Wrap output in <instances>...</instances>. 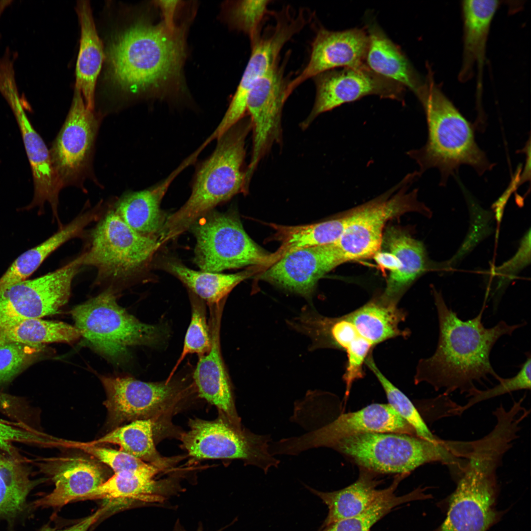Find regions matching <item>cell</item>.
Returning a JSON list of instances; mask_svg holds the SVG:
<instances>
[{
  "mask_svg": "<svg viewBox=\"0 0 531 531\" xmlns=\"http://www.w3.org/2000/svg\"><path fill=\"white\" fill-rule=\"evenodd\" d=\"M439 325L436 351L428 358L420 359L416 366L414 382H425L436 391L443 389L448 395L456 390L467 395L477 388L475 382L496 380L500 377L493 369L490 355L494 345L503 335H511L526 322L509 324L503 321L486 328L482 317L484 305L478 314L467 321L446 304L440 292L432 290Z\"/></svg>",
  "mask_w": 531,
  "mask_h": 531,
  "instance_id": "cell-1",
  "label": "cell"
},
{
  "mask_svg": "<svg viewBox=\"0 0 531 531\" xmlns=\"http://www.w3.org/2000/svg\"><path fill=\"white\" fill-rule=\"evenodd\" d=\"M181 30L139 20L118 33L107 52L109 77L132 95L163 92L178 80L185 55Z\"/></svg>",
  "mask_w": 531,
  "mask_h": 531,
  "instance_id": "cell-2",
  "label": "cell"
},
{
  "mask_svg": "<svg viewBox=\"0 0 531 531\" xmlns=\"http://www.w3.org/2000/svg\"><path fill=\"white\" fill-rule=\"evenodd\" d=\"M416 96L426 116L428 139L424 146L409 150L407 154L417 163L421 175L436 168L441 174L440 184L445 185L461 165L471 166L479 175L492 169L494 164L475 141V126L437 86L432 75L429 74Z\"/></svg>",
  "mask_w": 531,
  "mask_h": 531,
  "instance_id": "cell-3",
  "label": "cell"
},
{
  "mask_svg": "<svg viewBox=\"0 0 531 531\" xmlns=\"http://www.w3.org/2000/svg\"><path fill=\"white\" fill-rule=\"evenodd\" d=\"M245 116L219 138L215 149L200 166L187 201L166 219L159 233L160 241L177 237L198 218L235 195L247 194L245 167L246 140L251 131Z\"/></svg>",
  "mask_w": 531,
  "mask_h": 531,
  "instance_id": "cell-4",
  "label": "cell"
},
{
  "mask_svg": "<svg viewBox=\"0 0 531 531\" xmlns=\"http://www.w3.org/2000/svg\"><path fill=\"white\" fill-rule=\"evenodd\" d=\"M330 448L364 469L377 474H409L427 463L455 464L459 454L456 442H430L416 436L368 433L343 438Z\"/></svg>",
  "mask_w": 531,
  "mask_h": 531,
  "instance_id": "cell-5",
  "label": "cell"
},
{
  "mask_svg": "<svg viewBox=\"0 0 531 531\" xmlns=\"http://www.w3.org/2000/svg\"><path fill=\"white\" fill-rule=\"evenodd\" d=\"M196 241L194 263L201 270L220 272L245 266L263 270L274 262V254L257 244L244 230L237 213L214 209L190 226Z\"/></svg>",
  "mask_w": 531,
  "mask_h": 531,
  "instance_id": "cell-6",
  "label": "cell"
},
{
  "mask_svg": "<svg viewBox=\"0 0 531 531\" xmlns=\"http://www.w3.org/2000/svg\"><path fill=\"white\" fill-rule=\"evenodd\" d=\"M71 314L81 336L111 358L125 354L131 346L156 344L163 336L160 327L140 322L119 306L110 289L75 306Z\"/></svg>",
  "mask_w": 531,
  "mask_h": 531,
  "instance_id": "cell-7",
  "label": "cell"
},
{
  "mask_svg": "<svg viewBox=\"0 0 531 531\" xmlns=\"http://www.w3.org/2000/svg\"><path fill=\"white\" fill-rule=\"evenodd\" d=\"M420 176L418 171L407 174L385 193L346 213L344 231L335 244L347 262L373 257L390 219L410 211L428 212L417 199L418 189L409 192Z\"/></svg>",
  "mask_w": 531,
  "mask_h": 531,
  "instance_id": "cell-8",
  "label": "cell"
},
{
  "mask_svg": "<svg viewBox=\"0 0 531 531\" xmlns=\"http://www.w3.org/2000/svg\"><path fill=\"white\" fill-rule=\"evenodd\" d=\"M161 245L158 237L137 233L112 209L93 231L82 265L95 267L99 279H125L146 266Z\"/></svg>",
  "mask_w": 531,
  "mask_h": 531,
  "instance_id": "cell-9",
  "label": "cell"
},
{
  "mask_svg": "<svg viewBox=\"0 0 531 531\" xmlns=\"http://www.w3.org/2000/svg\"><path fill=\"white\" fill-rule=\"evenodd\" d=\"M181 435L188 454L196 459H240L266 473L280 461L269 452L271 438L235 426L221 415L213 420L190 419Z\"/></svg>",
  "mask_w": 531,
  "mask_h": 531,
  "instance_id": "cell-10",
  "label": "cell"
},
{
  "mask_svg": "<svg viewBox=\"0 0 531 531\" xmlns=\"http://www.w3.org/2000/svg\"><path fill=\"white\" fill-rule=\"evenodd\" d=\"M100 118L88 109L81 90L75 87L65 120L50 149L53 166L62 188L84 190L85 181L93 177L92 161Z\"/></svg>",
  "mask_w": 531,
  "mask_h": 531,
  "instance_id": "cell-11",
  "label": "cell"
},
{
  "mask_svg": "<svg viewBox=\"0 0 531 531\" xmlns=\"http://www.w3.org/2000/svg\"><path fill=\"white\" fill-rule=\"evenodd\" d=\"M106 395L103 404L112 429L137 420H151L174 408L186 389L181 382L149 383L131 377H100Z\"/></svg>",
  "mask_w": 531,
  "mask_h": 531,
  "instance_id": "cell-12",
  "label": "cell"
},
{
  "mask_svg": "<svg viewBox=\"0 0 531 531\" xmlns=\"http://www.w3.org/2000/svg\"><path fill=\"white\" fill-rule=\"evenodd\" d=\"M393 433L416 436L413 428L389 405L375 403L341 414L330 423L302 435L273 442L276 455H298L315 448H330L338 441L358 434Z\"/></svg>",
  "mask_w": 531,
  "mask_h": 531,
  "instance_id": "cell-13",
  "label": "cell"
},
{
  "mask_svg": "<svg viewBox=\"0 0 531 531\" xmlns=\"http://www.w3.org/2000/svg\"><path fill=\"white\" fill-rule=\"evenodd\" d=\"M438 531H486L496 518V470L485 459H468Z\"/></svg>",
  "mask_w": 531,
  "mask_h": 531,
  "instance_id": "cell-14",
  "label": "cell"
},
{
  "mask_svg": "<svg viewBox=\"0 0 531 531\" xmlns=\"http://www.w3.org/2000/svg\"><path fill=\"white\" fill-rule=\"evenodd\" d=\"M82 263L81 255L55 271L0 291V326L58 313L69 300L72 281Z\"/></svg>",
  "mask_w": 531,
  "mask_h": 531,
  "instance_id": "cell-15",
  "label": "cell"
},
{
  "mask_svg": "<svg viewBox=\"0 0 531 531\" xmlns=\"http://www.w3.org/2000/svg\"><path fill=\"white\" fill-rule=\"evenodd\" d=\"M284 66L279 61L253 86L246 100V113L251 123L253 142L246 183L249 185L261 160L274 144L282 142L281 118L289 82Z\"/></svg>",
  "mask_w": 531,
  "mask_h": 531,
  "instance_id": "cell-16",
  "label": "cell"
},
{
  "mask_svg": "<svg viewBox=\"0 0 531 531\" xmlns=\"http://www.w3.org/2000/svg\"><path fill=\"white\" fill-rule=\"evenodd\" d=\"M313 79L315 101L310 113L300 123L302 130L307 129L321 114L345 103L370 95L401 101L405 90L401 84L377 74L367 66L334 69Z\"/></svg>",
  "mask_w": 531,
  "mask_h": 531,
  "instance_id": "cell-17",
  "label": "cell"
},
{
  "mask_svg": "<svg viewBox=\"0 0 531 531\" xmlns=\"http://www.w3.org/2000/svg\"><path fill=\"white\" fill-rule=\"evenodd\" d=\"M276 16V23L265 35L251 44V55L241 80L223 118L227 125L236 123L245 116L248 93L255 84L278 61L284 46L307 24L301 12L292 14L284 8Z\"/></svg>",
  "mask_w": 531,
  "mask_h": 531,
  "instance_id": "cell-18",
  "label": "cell"
},
{
  "mask_svg": "<svg viewBox=\"0 0 531 531\" xmlns=\"http://www.w3.org/2000/svg\"><path fill=\"white\" fill-rule=\"evenodd\" d=\"M346 262L335 243L301 248L283 255L261 272L258 278L310 299L319 280Z\"/></svg>",
  "mask_w": 531,
  "mask_h": 531,
  "instance_id": "cell-19",
  "label": "cell"
},
{
  "mask_svg": "<svg viewBox=\"0 0 531 531\" xmlns=\"http://www.w3.org/2000/svg\"><path fill=\"white\" fill-rule=\"evenodd\" d=\"M368 45V34L363 29L332 31L319 28L311 44L307 64L299 75L289 82L287 98L305 81L323 72L340 68L367 66Z\"/></svg>",
  "mask_w": 531,
  "mask_h": 531,
  "instance_id": "cell-20",
  "label": "cell"
},
{
  "mask_svg": "<svg viewBox=\"0 0 531 531\" xmlns=\"http://www.w3.org/2000/svg\"><path fill=\"white\" fill-rule=\"evenodd\" d=\"M38 464L54 482L55 488L33 502L36 507H61L72 501L81 500L103 483L107 475L101 463L84 456L45 458Z\"/></svg>",
  "mask_w": 531,
  "mask_h": 531,
  "instance_id": "cell-21",
  "label": "cell"
},
{
  "mask_svg": "<svg viewBox=\"0 0 531 531\" xmlns=\"http://www.w3.org/2000/svg\"><path fill=\"white\" fill-rule=\"evenodd\" d=\"M223 305L209 306L211 348L207 354L199 356L193 378L199 396L214 405L220 414L233 424L241 427L221 353L220 329Z\"/></svg>",
  "mask_w": 531,
  "mask_h": 531,
  "instance_id": "cell-22",
  "label": "cell"
},
{
  "mask_svg": "<svg viewBox=\"0 0 531 531\" xmlns=\"http://www.w3.org/2000/svg\"><path fill=\"white\" fill-rule=\"evenodd\" d=\"M23 102L20 99L9 105L19 127L33 177V199L25 208L29 210L38 207L41 213L45 204L48 203L54 217L59 221V198L62 188L53 166L50 150L31 124Z\"/></svg>",
  "mask_w": 531,
  "mask_h": 531,
  "instance_id": "cell-23",
  "label": "cell"
},
{
  "mask_svg": "<svg viewBox=\"0 0 531 531\" xmlns=\"http://www.w3.org/2000/svg\"><path fill=\"white\" fill-rule=\"evenodd\" d=\"M197 157L193 152L157 184L143 190L124 194L115 203L114 210L137 233L157 237L166 219L160 208L162 200L176 177L193 163Z\"/></svg>",
  "mask_w": 531,
  "mask_h": 531,
  "instance_id": "cell-24",
  "label": "cell"
},
{
  "mask_svg": "<svg viewBox=\"0 0 531 531\" xmlns=\"http://www.w3.org/2000/svg\"><path fill=\"white\" fill-rule=\"evenodd\" d=\"M377 474L360 468L358 477L354 482L344 488L331 492L320 491L305 485L328 507L327 515L320 529L363 512L381 500L394 493L401 480L409 475L397 474L389 487L379 489L377 487L382 481L376 478Z\"/></svg>",
  "mask_w": 531,
  "mask_h": 531,
  "instance_id": "cell-25",
  "label": "cell"
},
{
  "mask_svg": "<svg viewBox=\"0 0 531 531\" xmlns=\"http://www.w3.org/2000/svg\"><path fill=\"white\" fill-rule=\"evenodd\" d=\"M500 1L495 0L462 1L463 20V51L458 78L461 82L469 80L473 75L475 65L479 71L477 90L480 93L481 76L484 61L486 45L490 26Z\"/></svg>",
  "mask_w": 531,
  "mask_h": 531,
  "instance_id": "cell-26",
  "label": "cell"
},
{
  "mask_svg": "<svg viewBox=\"0 0 531 531\" xmlns=\"http://www.w3.org/2000/svg\"><path fill=\"white\" fill-rule=\"evenodd\" d=\"M396 257L398 269L389 274L385 289L380 295L384 301L397 305L401 297L427 268L423 244L408 234L392 227L383 236L382 244Z\"/></svg>",
  "mask_w": 531,
  "mask_h": 531,
  "instance_id": "cell-27",
  "label": "cell"
},
{
  "mask_svg": "<svg viewBox=\"0 0 531 531\" xmlns=\"http://www.w3.org/2000/svg\"><path fill=\"white\" fill-rule=\"evenodd\" d=\"M152 473L125 471L114 473L81 500L106 499L164 503L177 491L173 480H156Z\"/></svg>",
  "mask_w": 531,
  "mask_h": 531,
  "instance_id": "cell-28",
  "label": "cell"
},
{
  "mask_svg": "<svg viewBox=\"0 0 531 531\" xmlns=\"http://www.w3.org/2000/svg\"><path fill=\"white\" fill-rule=\"evenodd\" d=\"M366 31L368 36L366 66L377 74L401 84L416 95L425 81L406 56L377 24H369Z\"/></svg>",
  "mask_w": 531,
  "mask_h": 531,
  "instance_id": "cell-29",
  "label": "cell"
},
{
  "mask_svg": "<svg viewBox=\"0 0 531 531\" xmlns=\"http://www.w3.org/2000/svg\"><path fill=\"white\" fill-rule=\"evenodd\" d=\"M76 11L81 26V38L76 65L75 87L81 90L87 107L94 110L96 81L105 55L89 1H79Z\"/></svg>",
  "mask_w": 531,
  "mask_h": 531,
  "instance_id": "cell-30",
  "label": "cell"
},
{
  "mask_svg": "<svg viewBox=\"0 0 531 531\" xmlns=\"http://www.w3.org/2000/svg\"><path fill=\"white\" fill-rule=\"evenodd\" d=\"M287 324L293 330L309 338L310 351L327 348L346 352L360 337L346 315L328 317L310 306L304 307L297 316L287 320Z\"/></svg>",
  "mask_w": 531,
  "mask_h": 531,
  "instance_id": "cell-31",
  "label": "cell"
},
{
  "mask_svg": "<svg viewBox=\"0 0 531 531\" xmlns=\"http://www.w3.org/2000/svg\"><path fill=\"white\" fill-rule=\"evenodd\" d=\"M358 334L373 346L398 337L406 338L409 329H401L399 324L405 321L406 311L397 305L374 297L365 304L346 314Z\"/></svg>",
  "mask_w": 531,
  "mask_h": 531,
  "instance_id": "cell-32",
  "label": "cell"
},
{
  "mask_svg": "<svg viewBox=\"0 0 531 531\" xmlns=\"http://www.w3.org/2000/svg\"><path fill=\"white\" fill-rule=\"evenodd\" d=\"M97 217L93 210L83 213L44 241L22 253L0 278V291L27 280L51 253L69 239L79 236Z\"/></svg>",
  "mask_w": 531,
  "mask_h": 531,
  "instance_id": "cell-33",
  "label": "cell"
},
{
  "mask_svg": "<svg viewBox=\"0 0 531 531\" xmlns=\"http://www.w3.org/2000/svg\"><path fill=\"white\" fill-rule=\"evenodd\" d=\"M163 268L178 278L193 294L206 301L209 306L224 301L236 285L262 271L261 268L258 267H251L232 274L197 271L173 260L164 262Z\"/></svg>",
  "mask_w": 531,
  "mask_h": 531,
  "instance_id": "cell-34",
  "label": "cell"
},
{
  "mask_svg": "<svg viewBox=\"0 0 531 531\" xmlns=\"http://www.w3.org/2000/svg\"><path fill=\"white\" fill-rule=\"evenodd\" d=\"M346 215L318 223L290 226L268 224L274 230L273 239L280 243L274 252V262L285 254L307 247L336 243L344 231Z\"/></svg>",
  "mask_w": 531,
  "mask_h": 531,
  "instance_id": "cell-35",
  "label": "cell"
},
{
  "mask_svg": "<svg viewBox=\"0 0 531 531\" xmlns=\"http://www.w3.org/2000/svg\"><path fill=\"white\" fill-rule=\"evenodd\" d=\"M31 469L18 455L0 452V518L19 514L28 495L39 483L31 478Z\"/></svg>",
  "mask_w": 531,
  "mask_h": 531,
  "instance_id": "cell-36",
  "label": "cell"
},
{
  "mask_svg": "<svg viewBox=\"0 0 531 531\" xmlns=\"http://www.w3.org/2000/svg\"><path fill=\"white\" fill-rule=\"evenodd\" d=\"M151 420H137L112 429L91 444L118 445L119 450L145 462L167 469L173 460L161 457L153 440Z\"/></svg>",
  "mask_w": 531,
  "mask_h": 531,
  "instance_id": "cell-37",
  "label": "cell"
},
{
  "mask_svg": "<svg viewBox=\"0 0 531 531\" xmlns=\"http://www.w3.org/2000/svg\"><path fill=\"white\" fill-rule=\"evenodd\" d=\"M81 337V332L75 326L41 318L21 320L0 326V340L25 344L72 343Z\"/></svg>",
  "mask_w": 531,
  "mask_h": 531,
  "instance_id": "cell-38",
  "label": "cell"
},
{
  "mask_svg": "<svg viewBox=\"0 0 531 531\" xmlns=\"http://www.w3.org/2000/svg\"><path fill=\"white\" fill-rule=\"evenodd\" d=\"M428 497L421 488L402 496L393 493L356 516L332 523L319 531H370L372 527L392 509L402 504Z\"/></svg>",
  "mask_w": 531,
  "mask_h": 531,
  "instance_id": "cell-39",
  "label": "cell"
},
{
  "mask_svg": "<svg viewBox=\"0 0 531 531\" xmlns=\"http://www.w3.org/2000/svg\"><path fill=\"white\" fill-rule=\"evenodd\" d=\"M372 352L365 364L374 374L384 389L388 404L414 430L416 435L430 442L439 440L430 431L419 412L410 400L393 384L382 373L375 363Z\"/></svg>",
  "mask_w": 531,
  "mask_h": 531,
  "instance_id": "cell-40",
  "label": "cell"
},
{
  "mask_svg": "<svg viewBox=\"0 0 531 531\" xmlns=\"http://www.w3.org/2000/svg\"><path fill=\"white\" fill-rule=\"evenodd\" d=\"M65 445L79 449L93 457L102 464L111 468L114 472H150L157 475L166 470L162 467L145 462L120 450L104 447L88 442L73 441L60 442Z\"/></svg>",
  "mask_w": 531,
  "mask_h": 531,
  "instance_id": "cell-41",
  "label": "cell"
},
{
  "mask_svg": "<svg viewBox=\"0 0 531 531\" xmlns=\"http://www.w3.org/2000/svg\"><path fill=\"white\" fill-rule=\"evenodd\" d=\"M191 300V319L185 336L182 351L167 381L171 380L177 368L187 354H196L201 356L207 354L211 348L210 331L206 322L203 300L193 294Z\"/></svg>",
  "mask_w": 531,
  "mask_h": 531,
  "instance_id": "cell-42",
  "label": "cell"
},
{
  "mask_svg": "<svg viewBox=\"0 0 531 531\" xmlns=\"http://www.w3.org/2000/svg\"><path fill=\"white\" fill-rule=\"evenodd\" d=\"M43 346L0 340V386L11 382L38 358Z\"/></svg>",
  "mask_w": 531,
  "mask_h": 531,
  "instance_id": "cell-43",
  "label": "cell"
},
{
  "mask_svg": "<svg viewBox=\"0 0 531 531\" xmlns=\"http://www.w3.org/2000/svg\"><path fill=\"white\" fill-rule=\"evenodd\" d=\"M270 0H248L235 1L229 10V20L232 26L242 31L253 43L259 39L264 20L269 13Z\"/></svg>",
  "mask_w": 531,
  "mask_h": 531,
  "instance_id": "cell-44",
  "label": "cell"
},
{
  "mask_svg": "<svg viewBox=\"0 0 531 531\" xmlns=\"http://www.w3.org/2000/svg\"><path fill=\"white\" fill-rule=\"evenodd\" d=\"M526 360L521 366L520 371L514 377L503 378L500 377L497 380L499 384L491 388L480 390L476 388L467 395L471 397L464 406H456L452 414L460 415L465 411L481 401L500 396L514 391L531 389L530 352L526 354Z\"/></svg>",
  "mask_w": 531,
  "mask_h": 531,
  "instance_id": "cell-45",
  "label": "cell"
},
{
  "mask_svg": "<svg viewBox=\"0 0 531 531\" xmlns=\"http://www.w3.org/2000/svg\"><path fill=\"white\" fill-rule=\"evenodd\" d=\"M38 446H55L56 439L22 423L0 418V451L18 455L15 443Z\"/></svg>",
  "mask_w": 531,
  "mask_h": 531,
  "instance_id": "cell-46",
  "label": "cell"
},
{
  "mask_svg": "<svg viewBox=\"0 0 531 531\" xmlns=\"http://www.w3.org/2000/svg\"><path fill=\"white\" fill-rule=\"evenodd\" d=\"M374 347L360 336L352 343L345 352L347 359L343 376L346 384L345 398L349 395L353 383L364 377L363 366Z\"/></svg>",
  "mask_w": 531,
  "mask_h": 531,
  "instance_id": "cell-47",
  "label": "cell"
},
{
  "mask_svg": "<svg viewBox=\"0 0 531 531\" xmlns=\"http://www.w3.org/2000/svg\"><path fill=\"white\" fill-rule=\"evenodd\" d=\"M179 0H156V4L161 12L163 17L162 23L169 30L174 31L178 28L175 23V16Z\"/></svg>",
  "mask_w": 531,
  "mask_h": 531,
  "instance_id": "cell-48",
  "label": "cell"
},
{
  "mask_svg": "<svg viewBox=\"0 0 531 531\" xmlns=\"http://www.w3.org/2000/svg\"><path fill=\"white\" fill-rule=\"evenodd\" d=\"M108 508L109 506L101 508L92 515L69 528L62 530H57L50 527H45L40 531H88L89 528L96 522Z\"/></svg>",
  "mask_w": 531,
  "mask_h": 531,
  "instance_id": "cell-49",
  "label": "cell"
},
{
  "mask_svg": "<svg viewBox=\"0 0 531 531\" xmlns=\"http://www.w3.org/2000/svg\"><path fill=\"white\" fill-rule=\"evenodd\" d=\"M524 152L526 155V161L525 168L522 175L519 176L518 186L522 185L527 181L531 179V142L530 138L527 142L524 148L521 151Z\"/></svg>",
  "mask_w": 531,
  "mask_h": 531,
  "instance_id": "cell-50",
  "label": "cell"
},
{
  "mask_svg": "<svg viewBox=\"0 0 531 531\" xmlns=\"http://www.w3.org/2000/svg\"><path fill=\"white\" fill-rule=\"evenodd\" d=\"M224 528H222L217 531H221ZM174 531H186L185 529L180 524L179 520H177L175 524L174 527ZM197 531H203V527L202 524H200Z\"/></svg>",
  "mask_w": 531,
  "mask_h": 531,
  "instance_id": "cell-51",
  "label": "cell"
}]
</instances>
